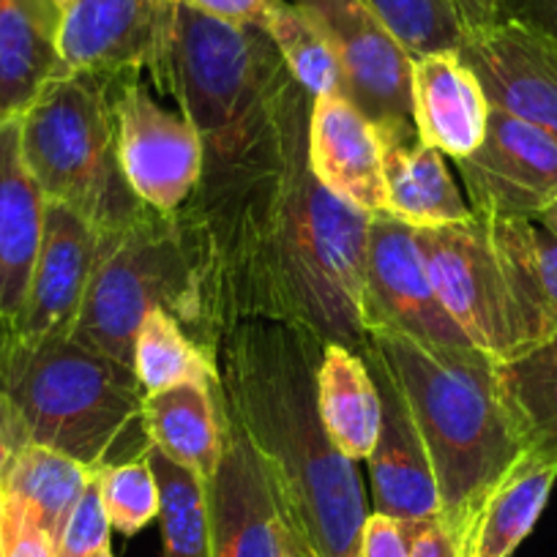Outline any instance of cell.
<instances>
[{
    "label": "cell",
    "mask_w": 557,
    "mask_h": 557,
    "mask_svg": "<svg viewBox=\"0 0 557 557\" xmlns=\"http://www.w3.org/2000/svg\"><path fill=\"white\" fill-rule=\"evenodd\" d=\"M61 12L50 0H0V121L20 117L63 77Z\"/></svg>",
    "instance_id": "cell-23"
},
{
    "label": "cell",
    "mask_w": 557,
    "mask_h": 557,
    "mask_svg": "<svg viewBox=\"0 0 557 557\" xmlns=\"http://www.w3.org/2000/svg\"><path fill=\"white\" fill-rule=\"evenodd\" d=\"M318 410L331 443L347 459H369L380 435L383 401L367 361L329 342L318 367Z\"/></svg>",
    "instance_id": "cell-26"
},
{
    "label": "cell",
    "mask_w": 557,
    "mask_h": 557,
    "mask_svg": "<svg viewBox=\"0 0 557 557\" xmlns=\"http://www.w3.org/2000/svg\"><path fill=\"white\" fill-rule=\"evenodd\" d=\"M497 246L522 350L557 339V233L541 219H486Z\"/></svg>",
    "instance_id": "cell-22"
},
{
    "label": "cell",
    "mask_w": 557,
    "mask_h": 557,
    "mask_svg": "<svg viewBox=\"0 0 557 557\" xmlns=\"http://www.w3.org/2000/svg\"><path fill=\"white\" fill-rule=\"evenodd\" d=\"M96 481L112 530L137 535L148 522L159 519V484L148 454L101 468Z\"/></svg>",
    "instance_id": "cell-33"
},
{
    "label": "cell",
    "mask_w": 557,
    "mask_h": 557,
    "mask_svg": "<svg viewBox=\"0 0 557 557\" xmlns=\"http://www.w3.org/2000/svg\"><path fill=\"white\" fill-rule=\"evenodd\" d=\"M407 539V557H459V541L443 517L399 522Z\"/></svg>",
    "instance_id": "cell-36"
},
{
    "label": "cell",
    "mask_w": 557,
    "mask_h": 557,
    "mask_svg": "<svg viewBox=\"0 0 557 557\" xmlns=\"http://www.w3.org/2000/svg\"><path fill=\"white\" fill-rule=\"evenodd\" d=\"M367 350L416 421L441 492V517L459 541L475 506L524 451L497 388V361L481 350H441L396 334H369Z\"/></svg>",
    "instance_id": "cell-4"
},
{
    "label": "cell",
    "mask_w": 557,
    "mask_h": 557,
    "mask_svg": "<svg viewBox=\"0 0 557 557\" xmlns=\"http://www.w3.org/2000/svg\"><path fill=\"white\" fill-rule=\"evenodd\" d=\"M107 235L61 202H47L45 233L23 314L7 334L25 342L72 334Z\"/></svg>",
    "instance_id": "cell-15"
},
{
    "label": "cell",
    "mask_w": 557,
    "mask_h": 557,
    "mask_svg": "<svg viewBox=\"0 0 557 557\" xmlns=\"http://www.w3.org/2000/svg\"><path fill=\"white\" fill-rule=\"evenodd\" d=\"M383 153L385 213L412 230L443 227L473 219L468 200L454 184L446 159L426 146L416 123L374 126Z\"/></svg>",
    "instance_id": "cell-19"
},
{
    "label": "cell",
    "mask_w": 557,
    "mask_h": 557,
    "mask_svg": "<svg viewBox=\"0 0 557 557\" xmlns=\"http://www.w3.org/2000/svg\"><path fill=\"white\" fill-rule=\"evenodd\" d=\"M146 396L134 367L69 336L0 334V432L12 451L45 446L96 473L143 457Z\"/></svg>",
    "instance_id": "cell-3"
},
{
    "label": "cell",
    "mask_w": 557,
    "mask_h": 557,
    "mask_svg": "<svg viewBox=\"0 0 557 557\" xmlns=\"http://www.w3.org/2000/svg\"><path fill=\"white\" fill-rule=\"evenodd\" d=\"M380 388L383 401V421L380 435L369 454V479H372L374 513L396 519V522H416V519L437 517L441 513V492L430 457L421 443L410 410L388 377L383 363L369 350L361 352Z\"/></svg>",
    "instance_id": "cell-16"
},
{
    "label": "cell",
    "mask_w": 557,
    "mask_h": 557,
    "mask_svg": "<svg viewBox=\"0 0 557 557\" xmlns=\"http://www.w3.org/2000/svg\"><path fill=\"white\" fill-rule=\"evenodd\" d=\"M153 309L173 314L191 336V260L178 213L151 211L123 233L107 235L69 339L134 367L137 331Z\"/></svg>",
    "instance_id": "cell-7"
},
{
    "label": "cell",
    "mask_w": 557,
    "mask_h": 557,
    "mask_svg": "<svg viewBox=\"0 0 557 557\" xmlns=\"http://www.w3.org/2000/svg\"><path fill=\"white\" fill-rule=\"evenodd\" d=\"M495 374L524 451L557 465V339L497 361Z\"/></svg>",
    "instance_id": "cell-27"
},
{
    "label": "cell",
    "mask_w": 557,
    "mask_h": 557,
    "mask_svg": "<svg viewBox=\"0 0 557 557\" xmlns=\"http://www.w3.org/2000/svg\"><path fill=\"white\" fill-rule=\"evenodd\" d=\"M0 334H3V329H0Z\"/></svg>",
    "instance_id": "cell-46"
},
{
    "label": "cell",
    "mask_w": 557,
    "mask_h": 557,
    "mask_svg": "<svg viewBox=\"0 0 557 557\" xmlns=\"http://www.w3.org/2000/svg\"><path fill=\"white\" fill-rule=\"evenodd\" d=\"M159 484V522L164 557H213L211 500L208 481L195 470L173 462L157 448H148Z\"/></svg>",
    "instance_id": "cell-29"
},
{
    "label": "cell",
    "mask_w": 557,
    "mask_h": 557,
    "mask_svg": "<svg viewBox=\"0 0 557 557\" xmlns=\"http://www.w3.org/2000/svg\"><path fill=\"white\" fill-rule=\"evenodd\" d=\"M47 197L20 148V121H0V329H12L28 298L45 233Z\"/></svg>",
    "instance_id": "cell-20"
},
{
    "label": "cell",
    "mask_w": 557,
    "mask_h": 557,
    "mask_svg": "<svg viewBox=\"0 0 557 557\" xmlns=\"http://www.w3.org/2000/svg\"><path fill=\"white\" fill-rule=\"evenodd\" d=\"M454 168L481 219H539L557 200V137L497 107L484 143Z\"/></svg>",
    "instance_id": "cell-12"
},
{
    "label": "cell",
    "mask_w": 557,
    "mask_h": 557,
    "mask_svg": "<svg viewBox=\"0 0 557 557\" xmlns=\"http://www.w3.org/2000/svg\"><path fill=\"white\" fill-rule=\"evenodd\" d=\"M184 3L224 23H260L273 0H184Z\"/></svg>",
    "instance_id": "cell-38"
},
{
    "label": "cell",
    "mask_w": 557,
    "mask_h": 557,
    "mask_svg": "<svg viewBox=\"0 0 557 557\" xmlns=\"http://www.w3.org/2000/svg\"><path fill=\"white\" fill-rule=\"evenodd\" d=\"M506 20H519L557 41V0H506Z\"/></svg>",
    "instance_id": "cell-39"
},
{
    "label": "cell",
    "mask_w": 557,
    "mask_h": 557,
    "mask_svg": "<svg viewBox=\"0 0 557 557\" xmlns=\"http://www.w3.org/2000/svg\"><path fill=\"white\" fill-rule=\"evenodd\" d=\"M94 475L96 470L85 468L66 454L45 446H20L12 451L0 492L25 503L47 535L55 541L58 530Z\"/></svg>",
    "instance_id": "cell-28"
},
{
    "label": "cell",
    "mask_w": 557,
    "mask_h": 557,
    "mask_svg": "<svg viewBox=\"0 0 557 557\" xmlns=\"http://www.w3.org/2000/svg\"><path fill=\"white\" fill-rule=\"evenodd\" d=\"M134 372L146 394L184 383H219L211 352L186 334L184 325L164 309H153L139 325L134 342Z\"/></svg>",
    "instance_id": "cell-30"
},
{
    "label": "cell",
    "mask_w": 557,
    "mask_h": 557,
    "mask_svg": "<svg viewBox=\"0 0 557 557\" xmlns=\"http://www.w3.org/2000/svg\"><path fill=\"white\" fill-rule=\"evenodd\" d=\"M224 424L222 462L208 484L213 557H282V519L260 459L227 418Z\"/></svg>",
    "instance_id": "cell-17"
},
{
    "label": "cell",
    "mask_w": 557,
    "mask_h": 557,
    "mask_svg": "<svg viewBox=\"0 0 557 557\" xmlns=\"http://www.w3.org/2000/svg\"><path fill=\"white\" fill-rule=\"evenodd\" d=\"M541 222H544L546 224V227H549V230H555V233H557V200L555 202H552V206L549 208H546V211L544 213H541Z\"/></svg>",
    "instance_id": "cell-43"
},
{
    "label": "cell",
    "mask_w": 557,
    "mask_h": 557,
    "mask_svg": "<svg viewBox=\"0 0 557 557\" xmlns=\"http://www.w3.org/2000/svg\"><path fill=\"white\" fill-rule=\"evenodd\" d=\"M151 79L200 134L206 164H233L271 132L290 72L260 23H224L175 0Z\"/></svg>",
    "instance_id": "cell-5"
},
{
    "label": "cell",
    "mask_w": 557,
    "mask_h": 557,
    "mask_svg": "<svg viewBox=\"0 0 557 557\" xmlns=\"http://www.w3.org/2000/svg\"><path fill=\"white\" fill-rule=\"evenodd\" d=\"M426 276L443 309L492 361L522 352L517 309L490 222L481 216L443 227L416 230Z\"/></svg>",
    "instance_id": "cell-8"
},
{
    "label": "cell",
    "mask_w": 557,
    "mask_h": 557,
    "mask_svg": "<svg viewBox=\"0 0 557 557\" xmlns=\"http://www.w3.org/2000/svg\"><path fill=\"white\" fill-rule=\"evenodd\" d=\"M358 557H407V539L401 524L383 513H369Z\"/></svg>",
    "instance_id": "cell-37"
},
{
    "label": "cell",
    "mask_w": 557,
    "mask_h": 557,
    "mask_svg": "<svg viewBox=\"0 0 557 557\" xmlns=\"http://www.w3.org/2000/svg\"><path fill=\"white\" fill-rule=\"evenodd\" d=\"M9 459H12V448L3 441V432H0V486H3V475H7Z\"/></svg>",
    "instance_id": "cell-42"
},
{
    "label": "cell",
    "mask_w": 557,
    "mask_h": 557,
    "mask_svg": "<svg viewBox=\"0 0 557 557\" xmlns=\"http://www.w3.org/2000/svg\"><path fill=\"white\" fill-rule=\"evenodd\" d=\"M361 320L369 334H396L441 350H479L443 309L416 230L388 213H372L363 262Z\"/></svg>",
    "instance_id": "cell-10"
},
{
    "label": "cell",
    "mask_w": 557,
    "mask_h": 557,
    "mask_svg": "<svg viewBox=\"0 0 557 557\" xmlns=\"http://www.w3.org/2000/svg\"><path fill=\"white\" fill-rule=\"evenodd\" d=\"M282 557H318L290 528L282 524Z\"/></svg>",
    "instance_id": "cell-41"
},
{
    "label": "cell",
    "mask_w": 557,
    "mask_h": 557,
    "mask_svg": "<svg viewBox=\"0 0 557 557\" xmlns=\"http://www.w3.org/2000/svg\"><path fill=\"white\" fill-rule=\"evenodd\" d=\"M555 481V462L522 451L465 522L459 533V557H511L533 533Z\"/></svg>",
    "instance_id": "cell-24"
},
{
    "label": "cell",
    "mask_w": 557,
    "mask_h": 557,
    "mask_svg": "<svg viewBox=\"0 0 557 557\" xmlns=\"http://www.w3.org/2000/svg\"><path fill=\"white\" fill-rule=\"evenodd\" d=\"M459 58L475 74L490 107L557 137V41L519 20L468 30Z\"/></svg>",
    "instance_id": "cell-13"
},
{
    "label": "cell",
    "mask_w": 557,
    "mask_h": 557,
    "mask_svg": "<svg viewBox=\"0 0 557 557\" xmlns=\"http://www.w3.org/2000/svg\"><path fill=\"white\" fill-rule=\"evenodd\" d=\"M309 164L320 184L345 202L367 213L385 211L377 132L345 96H320L312 101Z\"/></svg>",
    "instance_id": "cell-18"
},
{
    "label": "cell",
    "mask_w": 557,
    "mask_h": 557,
    "mask_svg": "<svg viewBox=\"0 0 557 557\" xmlns=\"http://www.w3.org/2000/svg\"><path fill=\"white\" fill-rule=\"evenodd\" d=\"M412 121L443 157L465 159L484 143L490 101L459 50L412 58Z\"/></svg>",
    "instance_id": "cell-21"
},
{
    "label": "cell",
    "mask_w": 557,
    "mask_h": 557,
    "mask_svg": "<svg viewBox=\"0 0 557 557\" xmlns=\"http://www.w3.org/2000/svg\"><path fill=\"white\" fill-rule=\"evenodd\" d=\"M329 342L285 320H240L213 342L219 405L257 454L278 519L318 557H358L369 508L356 462L318 410Z\"/></svg>",
    "instance_id": "cell-2"
},
{
    "label": "cell",
    "mask_w": 557,
    "mask_h": 557,
    "mask_svg": "<svg viewBox=\"0 0 557 557\" xmlns=\"http://www.w3.org/2000/svg\"><path fill=\"white\" fill-rule=\"evenodd\" d=\"M312 96L290 77L276 121L249 157L206 164L178 208L191 260V339L240 320H285L367 350L363 262L372 213L325 189L309 164Z\"/></svg>",
    "instance_id": "cell-1"
},
{
    "label": "cell",
    "mask_w": 557,
    "mask_h": 557,
    "mask_svg": "<svg viewBox=\"0 0 557 557\" xmlns=\"http://www.w3.org/2000/svg\"><path fill=\"white\" fill-rule=\"evenodd\" d=\"M323 30L345 77V99L374 126L412 121V55L369 0H293ZM416 123V121H412Z\"/></svg>",
    "instance_id": "cell-11"
},
{
    "label": "cell",
    "mask_w": 557,
    "mask_h": 557,
    "mask_svg": "<svg viewBox=\"0 0 557 557\" xmlns=\"http://www.w3.org/2000/svg\"><path fill=\"white\" fill-rule=\"evenodd\" d=\"M0 557H55L39 519L7 492H0Z\"/></svg>",
    "instance_id": "cell-35"
},
{
    "label": "cell",
    "mask_w": 557,
    "mask_h": 557,
    "mask_svg": "<svg viewBox=\"0 0 557 557\" xmlns=\"http://www.w3.org/2000/svg\"><path fill=\"white\" fill-rule=\"evenodd\" d=\"M50 3H52V7H55L58 9V12H66V7H69V3H72V0H50Z\"/></svg>",
    "instance_id": "cell-44"
},
{
    "label": "cell",
    "mask_w": 557,
    "mask_h": 557,
    "mask_svg": "<svg viewBox=\"0 0 557 557\" xmlns=\"http://www.w3.org/2000/svg\"><path fill=\"white\" fill-rule=\"evenodd\" d=\"M107 90L128 186L151 211L175 213L202 178L200 134L181 112L164 110L139 83V74L107 77Z\"/></svg>",
    "instance_id": "cell-9"
},
{
    "label": "cell",
    "mask_w": 557,
    "mask_h": 557,
    "mask_svg": "<svg viewBox=\"0 0 557 557\" xmlns=\"http://www.w3.org/2000/svg\"><path fill=\"white\" fill-rule=\"evenodd\" d=\"M17 121L25 168L47 202L72 208L104 235L123 233L151 213L117 159L107 77L63 74Z\"/></svg>",
    "instance_id": "cell-6"
},
{
    "label": "cell",
    "mask_w": 557,
    "mask_h": 557,
    "mask_svg": "<svg viewBox=\"0 0 557 557\" xmlns=\"http://www.w3.org/2000/svg\"><path fill=\"white\" fill-rule=\"evenodd\" d=\"M219 383H184L146 396L143 421L157 451L195 470L211 484L224 454V412Z\"/></svg>",
    "instance_id": "cell-25"
},
{
    "label": "cell",
    "mask_w": 557,
    "mask_h": 557,
    "mask_svg": "<svg viewBox=\"0 0 557 557\" xmlns=\"http://www.w3.org/2000/svg\"><path fill=\"white\" fill-rule=\"evenodd\" d=\"M175 0H72L58 50L66 74H151L162 55Z\"/></svg>",
    "instance_id": "cell-14"
},
{
    "label": "cell",
    "mask_w": 557,
    "mask_h": 557,
    "mask_svg": "<svg viewBox=\"0 0 557 557\" xmlns=\"http://www.w3.org/2000/svg\"><path fill=\"white\" fill-rule=\"evenodd\" d=\"M462 17L465 34L506 20V0H454Z\"/></svg>",
    "instance_id": "cell-40"
},
{
    "label": "cell",
    "mask_w": 557,
    "mask_h": 557,
    "mask_svg": "<svg viewBox=\"0 0 557 557\" xmlns=\"http://www.w3.org/2000/svg\"><path fill=\"white\" fill-rule=\"evenodd\" d=\"M96 557H112V552H110V549H107V552H99V555H96Z\"/></svg>",
    "instance_id": "cell-45"
},
{
    "label": "cell",
    "mask_w": 557,
    "mask_h": 557,
    "mask_svg": "<svg viewBox=\"0 0 557 557\" xmlns=\"http://www.w3.org/2000/svg\"><path fill=\"white\" fill-rule=\"evenodd\" d=\"M412 58L432 52H457L465 25L454 0H369Z\"/></svg>",
    "instance_id": "cell-32"
},
{
    "label": "cell",
    "mask_w": 557,
    "mask_h": 557,
    "mask_svg": "<svg viewBox=\"0 0 557 557\" xmlns=\"http://www.w3.org/2000/svg\"><path fill=\"white\" fill-rule=\"evenodd\" d=\"M110 533L112 524L101 503L99 481L94 475L69 511L66 522L58 530L52 549H55V557H96L99 552L110 549Z\"/></svg>",
    "instance_id": "cell-34"
},
{
    "label": "cell",
    "mask_w": 557,
    "mask_h": 557,
    "mask_svg": "<svg viewBox=\"0 0 557 557\" xmlns=\"http://www.w3.org/2000/svg\"><path fill=\"white\" fill-rule=\"evenodd\" d=\"M260 25L276 45L290 77L312 99L345 96V77H342L339 61H336L329 39L293 0H273L262 14Z\"/></svg>",
    "instance_id": "cell-31"
}]
</instances>
